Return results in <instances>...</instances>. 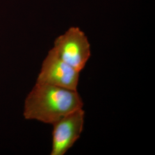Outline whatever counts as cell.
Returning a JSON list of instances; mask_svg holds the SVG:
<instances>
[{"mask_svg": "<svg viewBox=\"0 0 155 155\" xmlns=\"http://www.w3.org/2000/svg\"><path fill=\"white\" fill-rule=\"evenodd\" d=\"M83 107L77 90L36 82L25 100L23 115L26 120L52 125Z\"/></svg>", "mask_w": 155, "mask_h": 155, "instance_id": "1", "label": "cell"}, {"mask_svg": "<svg viewBox=\"0 0 155 155\" xmlns=\"http://www.w3.org/2000/svg\"><path fill=\"white\" fill-rule=\"evenodd\" d=\"M61 60L81 72L91 56L90 45L85 33L72 27L58 37L52 48Z\"/></svg>", "mask_w": 155, "mask_h": 155, "instance_id": "2", "label": "cell"}, {"mask_svg": "<svg viewBox=\"0 0 155 155\" xmlns=\"http://www.w3.org/2000/svg\"><path fill=\"white\" fill-rule=\"evenodd\" d=\"M85 111L83 108L62 117L52 125L51 155H64L79 139L84 124Z\"/></svg>", "mask_w": 155, "mask_h": 155, "instance_id": "3", "label": "cell"}, {"mask_svg": "<svg viewBox=\"0 0 155 155\" xmlns=\"http://www.w3.org/2000/svg\"><path fill=\"white\" fill-rule=\"evenodd\" d=\"M79 77L80 72L61 60L51 49L42 63L36 82L77 90Z\"/></svg>", "mask_w": 155, "mask_h": 155, "instance_id": "4", "label": "cell"}]
</instances>
